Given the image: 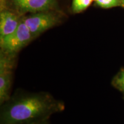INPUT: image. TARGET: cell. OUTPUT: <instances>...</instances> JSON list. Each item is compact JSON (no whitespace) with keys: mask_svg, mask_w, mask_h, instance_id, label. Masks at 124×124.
<instances>
[{"mask_svg":"<svg viewBox=\"0 0 124 124\" xmlns=\"http://www.w3.org/2000/svg\"><path fill=\"white\" fill-rule=\"evenodd\" d=\"M94 0H72L71 9L74 13H79L84 11L91 5Z\"/></svg>","mask_w":124,"mask_h":124,"instance_id":"obj_7","label":"cell"},{"mask_svg":"<svg viewBox=\"0 0 124 124\" xmlns=\"http://www.w3.org/2000/svg\"><path fill=\"white\" fill-rule=\"evenodd\" d=\"M30 31L25 24L23 18L15 32L0 39L1 51L4 53L16 55L33 39Z\"/></svg>","mask_w":124,"mask_h":124,"instance_id":"obj_2","label":"cell"},{"mask_svg":"<svg viewBox=\"0 0 124 124\" xmlns=\"http://www.w3.org/2000/svg\"><path fill=\"white\" fill-rule=\"evenodd\" d=\"M12 4L21 13H35L46 12L54 6L56 0H11Z\"/></svg>","mask_w":124,"mask_h":124,"instance_id":"obj_5","label":"cell"},{"mask_svg":"<svg viewBox=\"0 0 124 124\" xmlns=\"http://www.w3.org/2000/svg\"><path fill=\"white\" fill-rule=\"evenodd\" d=\"M122 2H123V4H124V0H122Z\"/></svg>","mask_w":124,"mask_h":124,"instance_id":"obj_12","label":"cell"},{"mask_svg":"<svg viewBox=\"0 0 124 124\" xmlns=\"http://www.w3.org/2000/svg\"><path fill=\"white\" fill-rule=\"evenodd\" d=\"M98 6L103 9L124 7L122 0H94Z\"/></svg>","mask_w":124,"mask_h":124,"instance_id":"obj_8","label":"cell"},{"mask_svg":"<svg viewBox=\"0 0 124 124\" xmlns=\"http://www.w3.org/2000/svg\"><path fill=\"white\" fill-rule=\"evenodd\" d=\"M64 108L63 102L48 93L20 91L1 105L0 124H30L47 120Z\"/></svg>","mask_w":124,"mask_h":124,"instance_id":"obj_1","label":"cell"},{"mask_svg":"<svg viewBox=\"0 0 124 124\" xmlns=\"http://www.w3.org/2000/svg\"><path fill=\"white\" fill-rule=\"evenodd\" d=\"M112 84L116 89L124 93V69H122L113 78Z\"/></svg>","mask_w":124,"mask_h":124,"instance_id":"obj_9","label":"cell"},{"mask_svg":"<svg viewBox=\"0 0 124 124\" xmlns=\"http://www.w3.org/2000/svg\"><path fill=\"white\" fill-rule=\"evenodd\" d=\"M30 124H49L48 122V120H44V121H38L34 122V123H32Z\"/></svg>","mask_w":124,"mask_h":124,"instance_id":"obj_10","label":"cell"},{"mask_svg":"<svg viewBox=\"0 0 124 124\" xmlns=\"http://www.w3.org/2000/svg\"><path fill=\"white\" fill-rule=\"evenodd\" d=\"M5 1V0H1V6L3 5V4H4V3Z\"/></svg>","mask_w":124,"mask_h":124,"instance_id":"obj_11","label":"cell"},{"mask_svg":"<svg viewBox=\"0 0 124 124\" xmlns=\"http://www.w3.org/2000/svg\"><path fill=\"white\" fill-rule=\"evenodd\" d=\"M16 55L1 51L0 54V103L2 105L10 97L13 70Z\"/></svg>","mask_w":124,"mask_h":124,"instance_id":"obj_3","label":"cell"},{"mask_svg":"<svg viewBox=\"0 0 124 124\" xmlns=\"http://www.w3.org/2000/svg\"><path fill=\"white\" fill-rule=\"evenodd\" d=\"M23 20L34 39L59 23L58 16L46 11L33 13L23 18Z\"/></svg>","mask_w":124,"mask_h":124,"instance_id":"obj_4","label":"cell"},{"mask_svg":"<svg viewBox=\"0 0 124 124\" xmlns=\"http://www.w3.org/2000/svg\"><path fill=\"white\" fill-rule=\"evenodd\" d=\"M21 20L12 12L3 10L0 14V39L8 36L16 30Z\"/></svg>","mask_w":124,"mask_h":124,"instance_id":"obj_6","label":"cell"}]
</instances>
